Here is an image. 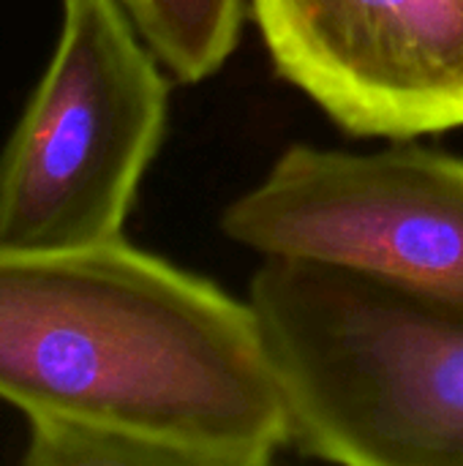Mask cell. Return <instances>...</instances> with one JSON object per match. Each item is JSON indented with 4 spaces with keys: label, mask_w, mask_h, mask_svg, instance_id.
I'll return each mask as SVG.
<instances>
[{
    "label": "cell",
    "mask_w": 463,
    "mask_h": 466,
    "mask_svg": "<svg viewBox=\"0 0 463 466\" xmlns=\"http://www.w3.org/2000/svg\"><path fill=\"white\" fill-rule=\"evenodd\" d=\"M0 401L27 466H265L292 420L262 322L123 238L0 243Z\"/></svg>",
    "instance_id": "cell-1"
},
{
    "label": "cell",
    "mask_w": 463,
    "mask_h": 466,
    "mask_svg": "<svg viewBox=\"0 0 463 466\" xmlns=\"http://www.w3.org/2000/svg\"><path fill=\"white\" fill-rule=\"evenodd\" d=\"M248 300L295 451L349 466H463V309L273 257Z\"/></svg>",
    "instance_id": "cell-2"
},
{
    "label": "cell",
    "mask_w": 463,
    "mask_h": 466,
    "mask_svg": "<svg viewBox=\"0 0 463 466\" xmlns=\"http://www.w3.org/2000/svg\"><path fill=\"white\" fill-rule=\"evenodd\" d=\"M55 52L0 153V243L123 238L169 115V71L120 0H60Z\"/></svg>",
    "instance_id": "cell-3"
},
{
    "label": "cell",
    "mask_w": 463,
    "mask_h": 466,
    "mask_svg": "<svg viewBox=\"0 0 463 466\" xmlns=\"http://www.w3.org/2000/svg\"><path fill=\"white\" fill-rule=\"evenodd\" d=\"M221 232L265 259L330 265L463 309V158L434 147L292 145L224 208Z\"/></svg>",
    "instance_id": "cell-4"
},
{
    "label": "cell",
    "mask_w": 463,
    "mask_h": 466,
    "mask_svg": "<svg viewBox=\"0 0 463 466\" xmlns=\"http://www.w3.org/2000/svg\"><path fill=\"white\" fill-rule=\"evenodd\" d=\"M270 60L338 128H463V0H251Z\"/></svg>",
    "instance_id": "cell-5"
},
{
    "label": "cell",
    "mask_w": 463,
    "mask_h": 466,
    "mask_svg": "<svg viewBox=\"0 0 463 466\" xmlns=\"http://www.w3.org/2000/svg\"><path fill=\"white\" fill-rule=\"evenodd\" d=\"M172 79L196 85L237 49L251 0H120Z\"/></svg>",
    "instance_id": "cell-6"
}]
</instances>
